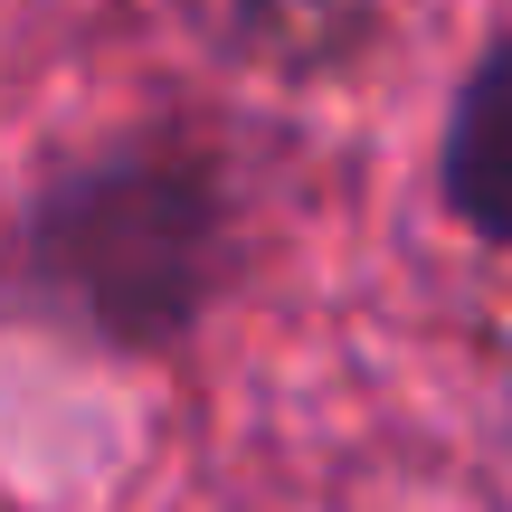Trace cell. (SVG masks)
I'll list each match as a JSON object with an SVG mask.
<instances>
[{"label": "cell", "mask_w": 512, "mask_h": 512, "mask_svg": "<svg viewBox=\"0 0 512 512\" xmlns=\"http://www.w3.org/2000/svg\"><path fill=\"white\" fill-rule=\"evenodd\" d=\"M437 200L465 238L512 256V29L484 38L475 67L446 95V133H437Z\"/></svg>", "instance_id": "cell-2"}, {"label": "cell", "mask_w": 512, "mask_h": 512, "mask_svg": "<svg viewBox=\"0 0 512 512\" xmlns=\"http://www.w3.org/2000/svg\"><path fill=\"white\" fill-rule=\"evenodd\" d=\"M209 38L228 67L285 76V86H323L351 76L389 29V0H200Z\"/></svg>", "instance_id": "cell-3"}, {"label": "cell", "mask_w": 512, "mask_h": 512, "mask_svg": "<svg viewBox=\"0 0 512 512\" xmlns=\"http://www.w3.org/2000/svg\"><path fill=\"white\" fill-rule=\"evenodd\" d=\"M503 427H512V351H503Z\"/></svg>", "instance_id": "cell-4"}, {"label": "cell", "mask_w": 512, "mask_h": 512, "mask_svg": "<svg viewBox=\"0 0 512 512\" xmlns=\"http://www.w3.org/2000/svg\"><path fill=\"white\" fill-rule=\"evenodd\" d=\"M10 304L114 361H162L238 285V181L219 143L143 124L57 162L10 228Z\"/></svg>", "instance_id": "cell-1"}]
</instances>
